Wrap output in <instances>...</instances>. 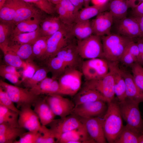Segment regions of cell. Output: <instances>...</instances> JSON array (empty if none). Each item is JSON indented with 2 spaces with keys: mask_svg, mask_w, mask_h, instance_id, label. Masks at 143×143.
Listing matches in <instances>:
<instances>
[{
  "mask_svg": "<svg viewBox=\"0 0 143 143\" xmlns=\"http://www.w3.org/2000/svg\"><path fill=\"white\" fill-rule=\"evenodd\" d=\"M122 118L119 102L108 103L107 110L102 118L103 129L107 141L114 143L123 127Z\"/></svg>",
  "mask_w": 143,
  "mask_h": 143,
  "instance_id": "6da1fadb",
  "label": "cell"
},
{
  "mask_svg": "<svg viewBox=\"0 0 143 143\" xmlns=\"http://www.w3.org/2000/svg\"><path fill=\"white\" fill-rule=\"evenodd\" d=\"M104 58L108 61L115 62L120 58L132 39L117 34L110 33L101 37Z\"/></svg>",
  "mask_w": 143,
  "mask_h": 143,
  "instance_id": "7a4b0ae2",
  "label": "cell"
},
{
  "mask_svg": "<svg viewBox=\"0 0 143 143\" xmlns=\"http://www.w3.org/2000/svg\"><path fill=\"white\" fill-rule=\"evenodd\" d=\"M73 25H65L59 30L48 37L46 52L42 60L45 61L55 56L62 48L75 39L72 31Z\"/></svg>",
  "mask_w": 143,
  "mask_h": 143,
  "instance_id": "3957f363",
  "label": "cell"
},
{
  "mask_svg": "<svg viewBox=\"0 0 143 143\" xmlns=\"http://www.w3.org/2000/svg\"><path fill=\"white\" fill-rule=\"evenodd\" d=\"M119 103L122 119L126 122V125L139 136L143 134V120L138 106L139 104L127 99Z\"/></svg>",
  "mask_w": 143,
  "mask_h": 143,
  "instance_id": "277c9868",
  "label": "cell"
},
{
  "mask_svg": "<svg viewBox=\"0 0 143 143\" xmlns=\"http://www.w3.org/2000/svg\"><path fill=\"white\" fill-rule=\"evenodd\" d=\"M0 87L6 92L19 109L25 106H33L40 97L28 88L11 84L1 79Z\"/></svg>",
  "mask_w": 143,
  "mask_h": 143,
  "instance_id": "5b68a950",
  "label": "cell"
},
{
  "mask_svg": "<svg viewBox=\"0 0 143 143\" xmlns=\"http://www.w3.org/2000/svg\"><path fill=\"white\" fill-rule=\"evenodd\" d=\"M83 74L76 69L66 70L58 79L59 88L58 94L74 96L79 90Z\"/></svg>",
  "mask_w": 143,
  "mask_h": 143,
  "instance_id": "8992f818",
  "label": "cell"
},
{
  "mask_svg": "<svg viewBox=\"0 0 143 143\" xmlns=\"http://www.w3.org/2000/svg\"><path fill=\"white\" fill-rule=\"evenodd\" d=\"M77 47L82 59L104 58L101 37L93 34L84 39L77 40Z\"/></svg>",
  "mask_w": 143,
  "mask_h": 143,
  "instance_id": "52a82bcc",
  "label": "cell"
},
{
  "mask_svg": "<svg viewBox=\"0 0 143 143\" xmlns=\"http://www.w3.org/2000/svg\"><path fill=\"white\" fill-rule=\"evenodd\" d=\"M81 71L86 81L100 78L109 72L108 61L103 58L87 59L83 61Z\"/></svg>",
  "mask_w": 143,
  "mask_h": 143,
  "instance_id": "ba28073f",
  "label": "cell"
},
{
  "mask_svg": "<svg viewBox=\"0 0 143 143\" xmlns=\"http://www.w3.org/2000/svg\"><path fill=\"white\" fill-rule=\"evenodd\" d=\"M83 87L99 92L105 99L107 103L114 99V78L112 73L109 70L108 74L102 78L86 81Z\"/></svg>",
  "mask_w": 143,
  "mask_h": 143,
  "instance_id": "9c48e42d",
  "label": "cell"
},
{
  "mask_svg": "<svg viewBox=\"0 0 143 143\" xmlns=\"http://www.w3.org/2000/svg\"><path fill=\"white\" fill-rule=\"evenodd\" d=\"M105 101L99 100L75 106L71 114L80 118L103 117L108 107Z\"/></svg>",
  "mask_w": 143,
  "mask_h": 143,
  "instance_id": "30bf717a",
  "label": "cell"
},
{
  "mask_svg": "<svg viewBox=\"0 0 143 143\" xmlns=\"http://www.w3.org/2000/svg\"><path fill=\"white\" fill-rule=\"evenodd\" d=\"M49 125V129L56 140L61 134L84 126L79 118L72 114L54 119Z\"/></svg>",
  "mask_w": 143,
  "mask_h": 143,
  "instance_id": "8fae6325",
  "label": "cell"
},
{
  "mask_svg": "<svg viewBox=\"0 0 143 143\" xmlns=\"http://www.w3.org/2000/svg\"><path fill=\"white\" fill-rule=\"evenodd\" d=\"M45 98L55 114L61 118L71 114L75 106L73 101L59 94L47 95Z\"/></svg>",
  "mask_w": 143,
  "mask_h": 143,
  "instance_id": "7c38bea8",
  "label": "cell"
},
{
  "mask_svg": "<svg viewBox=\"0 0 143 143\" xmlns=\"http://www.w3.org/2000/svg\"><path fill=\"white\" fill-rule=\"evenodd\" d=\"M31 106H27L19 109L18 123L19 126L28 131L39 132L43 129L39 118Z\"/></svg>",
  "mask_w": 143,
  "mask_h": 143,
  "instance_id": "4fadbf2b",
  "label": "cell"
},
{
  "mask_svg": "<svg viewBox=\"0 0 143 143\" xmlns=\"http://www.w3.org/2000/svg\"><path fill=\"white\" fill-rule=\"evenodd\" d=\"M55 55L62 60L68 69H76L81 71L83 61L78 52L75 39L62 48Z\"/></svg>",
  "mask_w": 143,
  "mask_h": 143,
  "instance_id": "5bb4252c",
  "label": "cell"
},
{
  "mask_svg": "<svg viewBox=\"0 0 143 143\" xmlns=\"http://www.w3.org/2000/svg\"><path fill=\"white\" fill-rule=\"evenodd\" d=\"M16 7L12 23H18L31 18L43 16L42 11L34 5L22 0H14Z\"/></svg>",
  "mask_w": 143,
  "mask_h": 143,
  "instance_id": "9a60e30c",
  "label": "cell"
},
{
  "mask_svg": "<svg viewBox=\"0 0 143 143\" xmlns=\"http://www.w3.org/2000/svg\"><path fill=\"white\" fill-rule=\"evenodd\" d=\"M114 20L110 11H106L99 14L91 21L93 34L102 37L110 34Z\"/></svg>",
  "mask_w": 143,
  "mask_h": 143,
  "instance_id": "2e32d148",
  "label": "cell"
},
{
  "mask_svg": "<svg viewBox=\"0 0 143 143\" xmlns=\"http://www.w3.org/2000/svg\"><path fill=\"white\" fill-rule=\"evenodd\" d=\"M80 118L84 125L88 135L96 143L107 142L103 126L102 118L93 117Z\"/></svg>",
  "mask_w": 143,
  "mask_h": 143,
  "instance_id": "e0dca14e",
  "label": "cell"
},
{
  "mask_svg": "<svg viewBox=\"0 0 143 143\" xmlns=\"http://www.w3.org/2000/svg\"><path fill=\"white\" fill-rule=\"evenodd\" d=\"M57 143H96L88 135L84 124L83 126L63 133L56 139Z\"/></svg>",
  "mask_w": 143,
  "mask_h": 143,
  "instance_id": "ac0fdd59",
  "label": "cell"
},
{
  "mask_svg": "<svg viewBox=\"0 0 143 143\" xmlns=\"http://www.w3.org/2000/svg\"><path fill=\"white\" fill-rule=\"evenodd\" d=\"M117 21L116 28L118 34L132 39L141 37L138 23L135 17H126Z\"/></svg>",
  "mask_w": 143,
  "mask_h": 143,
  "instance_id": "d6986e66",
  "label": "cell"
},
{
  "mask_svg": "<svg viewBox=\"0 0 143 143\" xmlns=\"http://www.w3.org/2000/svg\"><path fill=\"white\" fill-rule=\"evenodd\" d=\"M108 61L109 70L112 73L114 78L115 95L119 102L123 101L127 98L126 84L120 68L118 66V62Z\"/></svg>",
  "mask_w": 143,
  "mask_h": 143,
  "instance_id": "ffe728a7",
  "label": "cell"
},
{
  "mask_svg": "<svg viewBox=\"0 0 143 143\" xmlns=\"http://www.w3.org/2000/svg\"><path fill=\"white\" fill-rule=\"evenodd\" d=\"M33 106L34 110L38 115L43 126L49 125L55 119V114L46 101L45 98L40 97Z\"/></svg>",
  "mask_w": 143,
  "mask_h": 143,
  "instance_id": "44dd1931",
  "label": "cell"
},
{
  "mask_svg": "<svg viewBox=\"0 0 143 143\" xmlns=\"http://www.w3.org/2000/svg\"><path fill=\"white\" fill-rule=\"evenodd\" d=\"M57 80L53 77H47L30 90L35 94L38 96L58 94L59 86Z\"/></svg>",
  "mask_w": 143,
  "mask_h": 143,
  "instance_id": "7402d4cb",
  "label": "cell"
},
{
  "mask_svg": "<svg viewBox=\"0 0 143 143\" xmlns=\"http://www.w3.org/2000/svg\"><path fill=\"white\" fill-rule=\"evenodd\" d=\"M120 69L125 82L126 99L139 104L143 102V93L135 84L132 75L124 70Z\"/></svg>",
  "mask_w": 143,
  "mask_h": 143,
  "instance_id": "603a6c76",
  "label": "cell"
},
{
  "mask_svg": "<svg viewBox=\"0 0 143 143\" xmlns=\"http://www.w3.org/2000/svg\"><path fill=\"white\" fill-rule=\"evenodd\" d=\"M64 25L58 16L46 17L42 19L39 29L42 36L49 37L59 30Z\"/></svg>",
  "mask_w": 143,
  "mask_h": 143,
  "instance_id": "cb8c5ba5",
  "label": "cell"
},
{
  "mask_svg": "<svg viewBox=\"0 0 143 143\" xmlns=\"http://www.w3.org/2000/svg\"><path fill=\"white\" fill-rule=\"evenodd\" d=\"M26 130L20 127L0 124V143H14Z\"/></svg>",
  "mask_w": 143,
  "mask_h": 143,
  "instance_id": "d4e9b609",
  "label": "cell"
},
{
  "mask_svg": "<svg viewBox=\"0 0 143 143\" xmlns=\"http://www.w3.org/2000/svg\"><path fill=\"white\" fill-rule=\"evenodd\" d=\"M99 100L107 102L104 97L97 91L83 87L82 89L74 96L73 101L76 106Z\"/></svg>",
  "mask_w": 143,
  "mask_h": 143,
  "instance_id": "484cf974",
  "label": "cell"
},
{
  "mask_svg": "<svg viewBox=\"0 0 143 143\" xmlns=\"http://www.w3.org/2000/svg\"><path fill=\"white\" fill-rule=\"evenodd\" d=\"M109 1L102 5H94L84 7L79 11L75 23L90 20L100 13L109 9Z\"/></svg>",
  "mask_w": 143,
  "mask_h": 143,
  "instance_id": "4316f807",
  "label": "cell"
},
{
  "mask_svg": "<svg viewBox=\"0 0 143 143\" xmlns=\"http://www.w3.org/2000/svg\"><path fill=\"white\" fill-rule=\"evenodd\" d=\"M43 16L31 18L22 21L15 26L11 37L19 34L34 31L39 27Z\"/></svg>",
  "mask_w": 143,
  "mask_h": 143,
  "instance_id": "83f0119b",
  "label": "cell"
},
{
  "mask_svg": "<svg viewBox=\"0 0 143 143\" xmlns=\"http://www.w3.org/2000/svg\"><path fill=\"white\" fill-rule=\"evenodd\" d=\"M72 31L73 36L78 40L84 39L93 34L90 20L75 23L72 26Z\"/></svg>",
  "mask_w": 143,
  "mask_h": 143,
  "instance_id": "f1b7e54d",
  "label": "cell"
},
{
  "mask_svg": "<svg viewBox=\"0 0 143 143\" xmlns=\"http://www.w3.org/2000/svg\"><path fill=\"white\" fill-rule=\"evenodd\" d=\"M46 67L52 74V77L57 79L68 69L62 60L56 55L45 61Z\"/></svg>",
  "mask_w": 143,
  "mask_h": 143,
  "instance_id": "f546056e",
  "label": "cell"
},
{
  "mask_svg": "<svg viewBox=\"0 0 143 143\" xmlns=\"http://www.w3.org/2000/svg\"><path fill=\"white\" fill-rule=\"evenodd\" d=\"M7 51L14 53L22 60L25 61L32 59L33 57L32 44L9 43Z\"/></svg>",
  "mask_w": 143,
  "mask_h": 143,
  "instance_id": "4dcf8cb0",
  "label": "cell"
},
{
  "mask_svg": "<svg viewBox=\"0 0 143 143\" xmlns=\"http://www.w3.org/2000/svg\"><path fill=\"white\" fill-rule=\"evenodd\" d=\"M128 6L127 0H109V9L114 19L119 20L126 17Z\"/></svg>",
  "mask_w": 143,
  "mask_h": 143,
  "instance_id": "1f68e13d",
  "label": "cell"
},
{
  "mask_svg": "<svg viewBox=\"0 0 143 143\" xmlns=\"http://www.w3.org/2000/svg\"><path fill=\"white\" fill-rule=\"evenodd\" d=\"M41 36L42 35L39 27L34 31L21 33L11 37L9 43L19 44H32Z\"/></svg>",
  "mask_w": 143,
  "mask_h": 143,
  "instance_id": "d6a6232c",
  "label": "cell"
},
{
  "mask_svg": "<svg viewBox=\"0 0 143 143\" xmlns=\"http://www.w3.org/2000/svg\"><path fill=\"white\" fill-rule=\"evenodd\" d=\"M15 26L12 23L0 22V48L3 53L7 51L10 39Z\"/></svg>",
  "mask_w": 143,
  "mask_h": 143,
  "instance_id": "836d02e7",
  "label": "cell"
},
{
  "mask_svg": "<svg viewBox=\"0 0 143 143\" xmlns=\"http://www.w3.org/2000/svg\"><path fill=\"white\" fill-rule=\"evenodd\" d=\"M19 113L0 105V124L20 127L18 123Z\"/></svg>",
  "mask_w": 143,
  "mask_h": 143,
  "instance_id": "e575fe53",
  "label": "cell"
},
{
  "mask_svg": "<svg viewBox=\"0 0 143 143\" xmlns=\"http://www.w3.org/2000/svg\"><path fill=\"white\" fill-rule=\"evenodd\" d=\"M139 135L127 125L123 127L114 143H138Z\"/></svg>",
  "mask_w": 143,
  "mask_h": 143,
  "instance_id": "d590c367",
  "label": "cell"
},
{
  "mask_svg": "<svg viewBox=\"0 0 143 143\" xmlns=\"http://www.w3.org/2000/svg\"><path fill=\"white\" fill-rule=\"evenodd\" d=\"M16 9L14 0H6L0 8V22L12 23Z\"/></svg>",
  "mask_w": 143,
  "mask_h": 143,
  "instance_id": "8d00e7d4",
  "label": "cell"
},
{
  "mask_svg": "<svg viewBox=\"0 0 143 143\" xmlns=\"http://www.w3.org/2000/svg\"><path fill=\"white\" fill-rule=\"evenodd\" d=\"M49 72L46 67H39L32 77L23 82L22 83L25 87L32 88L46 77Z\"/></svg>",
  "mask_w": 143,
  "mask_h": 143,
  "instance_id": "74e56055",
  "label": "cell"
},
{
  "mask_svg": "<svg viewBox=\"0 0 143 143\" xmlns=\"http://www.w3.org/2000/svg\"><path fill=\"white\" fill-rule=\"evenodd\" d=\"M48 37L41 36L32 44L33 57L42 60L46 52Z\"/></svg>",
  "mask_w": 143,
  "mask_h": 143,
  "instance_id": "f35d334b",
  "label": "cell"
},
{
  "mask_svg": "<svg viewBox=\"0 0 143 143\" xmlns=\"http://www.w3.org/2000/svg\"><path fill=\"white\" fill-rule=\"evenodd\" d=\"M3 53L4 61L7 64L16 68H23L26 66V61H24L14 53L7 51Z\"/></svg>",
  "mask_w": 143,
  "mask_h": 143,
  "instance_id": "ab89813d",
  "label": "cell"
},
{
  "mask_svg": "<svg viewBox=\"0 0 143 143\" xmlns=\"http://www.w3.org/2000/svg\"><path fill=\"white\" fill-rule=\"evenodd\" d=\"M134 81L139 90L143 93V68L138 62L131 66Z\"/></svg>",
  "mask_w": 143,
  "mask_h": 143,
  "instance_id": "60d3db41",
  "label": "cell"
},
{
  "mask_svg": "<svg viewBox=\"0 0 143 143\" xmlns=\"http://www.w3.org/2000/svg\"><path fill=\"white\" fill-rule=\"evenodd\" d=\"M34 5L42 12L47 14L52 15L56 11L55 5L47 0H22Z\"/></svg>",
  "mask_w": 143,
  "mask_h": 143,
  "instance_id": "b9f144b4",
  "label": "cell"
},
{
  "mask_svg": "<svg viewBox=\"0 0 143 143\" xmlns=\"http://www.w3.org/2000/svg\"><path fill=\"white\" fill-rule=\"evenodd\" d=\"M26 65L21 73L22 83L32 77L39 68L32 59L26 61Z\"/></svg>",
  "mask_w": 143,
  "mask_h": 143,
  "instance_id": "7bdbcfd3",
  "label": "cell"
},
{
  "mask_svg": "<svg viewBox=\"0 0 143 143\" xmlns=\"http://www.w3.org/2000/svg\"><path fill=\"white\" fill-rule=\"evenodd\" d=\"M0 105L17 112L19 113L20 110L6 92L0 87Z\"/></svg>",
  "mask_w": 143,
  "mask_h": 143,
  "instance_id": "ee69618b",
  "label": "cell"
},
{
  "mask_svg": "<svg viewBox=\"0 0 143 143\" xmlns=\"http://www.w3.org/2000/svg\"><path fill=\"white\" fill-rule=\"evenodd\" d=\"M55 6L56 11L58 14L59 17L64 24L72 26L75 23L74 20L64 8L59 4L56 5Z\"/></svg>",
  "mask_w": 143,
  "mask_h": 143,
  "instance_id": "f6af8a7d",
  "label": "cell"
},
{
  "mask_svg": "<svg viewBox=\"0 0 143 143\" xmlns=\"http://www.w3.org/2000/svg\"><path fill=\"white\" fill-rule=\"evenodd\" d=\"M41 134L38 131H28L22 134L14 143H36Z\"/></svg>",
  "mask_w": 143,
  "mask_h": 143,
  "instance_id": "bcb514c9",
  "label": "cell"
},
{
  "mask_svg": "<svg viewBox=\"0 0 143 143\" xmlns=\"http://www.w3.org/2000/svg\"><path fill=\"white\" fill-rule=\"evenodd\" d=\"M57 143L56 140L49 128L43 126V129L36 143Z\"/></svg>",
  "mask_w": 143,
  "mask_h": 143,
  "instance_id": "7dc6e473",
  "label": "cell"
},
{
  "mask_svg": "<svg viewBox=\"0 0 143 143\" xmlns=\"http://www.w3.org/2000/svg\"><path fill=\"white\" fill-rule=\"evenodd\" d=\"M62 6L75 21L79 11L69 0H61L58 3Z\"/></svg>",
  "mask_w": 143,
  "mask_h": 143,
  "instance_id": "c3c4849f",
  "label": "cell"
},
{
  "mask_svg": "<svg viewBox=\"0 0 143 143\" xmlns=\"http://www.w3.org/2000/svg\"><path fill=\"white\" fill-rule=\"evenodd\" d=\"M0 76L7 79L14 85L19 86L22 83L21 80L19 79V76L11 73L0 72Z\"/></svg>",
  "mask_w": 143,
  "mask_h": 143,
  "instance_id": "681fc988",
  "label": "cell"
},
{
  "mask_svg": "<svg viewBox=\"0 0 143 143\" xmlns=\"http://www.w3.org/2000/svg\"><path fill=\"white\" fill-rule=\"evenodd\" d=\"M120 61L125 65L130 66L137 62L133 56L126 50L122 56Z\"/></svg>",
  "mask_w": 143,
  "mask_h": 143,
  "instance_id": "f907efd6",
  "label": "cell"
},
{
  "mask_svg": "<svg viewBox=\"0 0 143 143\" xmlns=\"http://www.w3.org/2000/svg\"><path fill=\"white\" fill-rule=\"evenodd\" d=\"M126 50L133 56L137 62L140 53L137 43H135L133 41H132L127 45Z\"/></svg>",
  "mask_w": 143,
  "mask_h": 143,
  "instance_id": "816d5d0a",
  "label": "cell"
},
{
  "mask_svg": "<svg viewBox=\"0 0 143 143\" xmlns=\"http://www.w3.org/2000/svg\"><path fill=\"white\" fill-rule=\"evenodd\" d=\"M0 72L15 74L20 77L21 76V73L17 70L16 68L7 64L0 65Z\"/></svg>",
  "mask_w": 143,
  "mask_h": 143,
  "instance_id": "f5cc1de1",
  "label": "cell"
},
{
  "mask_svg": "<svg viewBox=\"0 0 143 143\" xmlns=\"http://www.w3.org/2000/svg\"><path fill=\"white\" fill-rule=\"evenodd\" d=\"M134 17H138L143 15V2L132 9Z\"/></svg>",
  "mask_w": 143,
  "mask_h": 143,
  "instance_id": "db71d44e",
  "label": "cell"
},
{
  "mask_svg": "<svg viewBox=\"0 0 143 143\" xmlns=\"http://www.w3.org/2000/svg\"><path fill=\"white\" fill-rule=\"evenodd\" d=\"M143 2V0H127L128 8L132 9L136 7Z\"/></svg>",
  "mask_w": 143,
  "mask_h": 143,
  "instance_id": "11a10c76",
  "label": "cell"
},
{
  "mask_svg": "<svg viewBox=\"0 0 143 143\" xmlns=\"http://www.w3.org/2000/svg\"><path fill=\"white\" fill-rule=\"evenodd\" d=\"M79 11L84 5V0H69Z\"/></svg>",
  "mask_w": 143,
  "mask_h": 143,
  "instance_id": "9f6ffc18",
  "label": "cell"
},
{
  "mask_svg": "<svg viewBox=\"0 0 143 143\" xmlns=\"http://www.w3.org/2000/svg\"><path fill=\"white\" fill-rule=\"evenodd\" d=\"M134 17L136 18L138 23L141 37H143V15L140 16Z\"/></svg>",
  "mask_w": 143,
  "mask_h": 143,
  "instance_id": "6f0895ef",
  "label": "cell"
},
{
  "mask_svg": "<svg viewBox=\"0 0 143 143\" xmlns=\"http://www.w3.org/2000/svg\"><path fill=\"white\" fill-rule=\"evenodd\" d=\"M138 46L140 55L143 53V37H140L136 43Z\"/></svg>",
  "mask_w": 143,
  "mask_h": 143,
  "instance_id": "680465c9",
  "label": "cell"
},
{
  "mask_svg": "<svg viewBox=\"0 0 143 143\" xmlns=\"http://www.w3.org/2000/svg\"><path fill=\"white\" fill-rule=\"evenodd\" d=\"M109 0H91L94 5H100L105 4L109 1Z\"/></svg>",
  "mask_w": 143,
  "mask_h": 143,
  "instance_id": "91938a15",
  "label": "cell"
},
{
  "mask_svg": "<svg viewBox=\"0 0 143 143\" xmlns=\"http://www.w3.org/2000/svg\"><path fill=\"white\" fill-rule=\"evenodd\" d=\"M137 62L142 66L143 65V53L140 55Z\"/></svg>",
  "mask_w": 143,
  "mask_h": 143,
  "instance_id": "94428289",
  "label": "cell"
},
{
  "mask_svg": "<svg viewBox=\"0 0 143 143\" xmlns=\"http://www.w3.org/2000/svg\"><path fill=\"white\" fill-rule=\"evenodd\" d=\"M50 3L54 5L58 4L61 0H47Z\"/></svg>",
  "mask_w": 143,
  "mask_h": 143,
  "instance_id": "6125c7cd",
  "label": "cell"
},
{
  "mask_svg": "<svg viewBox=\"0 0 143 143\" xmlns=\"http://www.w3.org/2000/svg\"><path fill=\"white\" fill-rule=\"evenodd\" d=\"M138 143H143V134L139 136L138 138Z\"/></svg>",
  "mask_w": 143,
  "mask_h": 143,
  "instance_id": "be15d7a7",
  "label": "cell"
},
{
  "mask_svg": "<svg viewBox=\"0 0 143 143\" xmlns=\"http://www.w3.org/2000/svg\"><path fill=\"white\" fill-rule=\"evenodd\" d=\"M91 0H84V7H86L89 6L90 1Z\"/></svg>",
  "mask_w": 143,
  "mask_h": 143,
  "instance_id": "e7e4bbea",
  "label": "cell"
},
{
  "mask_svg": "<svg viewBox=\"0 0 143 143\" xmlns=\"http://www.w3.org/2000/svg\"><path fill=\"white\" fill-rule=\"evenodd\" d=\"M6 0H0V8H1L5 3Z\"/></svg>",
  "mask_w": 143,
  "mask_h": 143,
  "instance_id": "03108f58",
  "label": "cell"
}]
</instances>
